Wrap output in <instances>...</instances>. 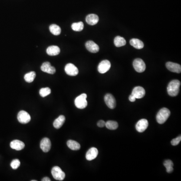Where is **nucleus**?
I'll list each match as a JSON object with an SVG mask.
<instances>
[{
    "mask_svg": "<svg viewBox=\"0 0 181 181\" xmlns=\"http://www.w3.org/2000/svg\"><path fill=\"white\" fill-rule=\"evenodd\" d=\"M180 85L181 82L179 80H174L170 82L167 87L168 94L172 97L177 96L179 93Z\"/></svg>",
    "mask_w": 181,
    "mask_h": 181,
    "instance_id": "nucleus-1",
    "label": "nucleus"
},
{
    "mask_svg": "<svg viewBox=\"0 0 181 181\" xmlns=\"http://www.w3.org/2000/svg\"><path fill=\"white\" fill-rule=\"evenodd\" d=\"M170 115V111L168 108H163L158 112L156 116V121L159 124H163L168 120Z\"/></svg>",
    "mask_w": 181,
    "mask_h": 181,
    "instance_id": "nucleus-2",
    "label": "nucleus"
},
{
    "mask_svg": "<svg viewBox=\"0 0 181 181\" xmlns=\"http://www.w3.org/2000/svg\"><path fill=\"white\" fill-rule=\"evenodd\" d=\"M87 98V94L85 93L77 97L75 100V106L79 109H82L85 108L88 105V102L86 100Z\"/></svg>",
    "mask_w": 181,
    "mask_h": 181,
    "instance_id": "nucleus-3",
    "label": "nucleus"
},
{
    "mask_svg": "<svg viewBox=\"0 0 181 181\" xmlns=\"http://www.w3.org/2000/svg\"><path fill=\"white\" fill-rule=\"evenodd\" d=\"M52 175L55 179L58 181H62L65 177V174L59 166L53 167L52 169Z\"/></svg>",
    "mask_w": 181,
    "mask_h": 181,
    "instance_id": "nucleus-4",
    "label": "nucleus"
},
{
    "mask_svg": "<svg viewBox=\"0 0 181 181\" xmlns=\"http://www.w3.org/2000/svg\"><path fill=\"white\" fill-rule=\"evenodd\" d=\"M133 65L135 70L138 72H143L146 69V64L140 59H135L133 62Z\"/></svg>",
    "mask_w": 181,
    "mask_h": 181,
    "instance_id": "nucleus-5",
    "label": "nucleus"
},
{
    "mask_svg": "<svg viewBox=\"0 0 181 181\" xmlns=\"http://www.w3.org/2000/svg\"><path fill=\"white\" fill-rule=\"evenodd\" d=\"M17 119L18 121L21 123L27 124L31 120V117L28 113L25 111L22 110L19 112L17 116Z\"/></svg>",
    "mask_w": 181,
    "mask_h": 181,
    "instance_id": "nucleus-6",
    "label": "nucleus"
},
{
    "mask_svg": "<svg viewBox=\"0 0 181 181\" xmlns=\"http://www.w3.org/2000/svg\"><path fill=\"white\" fill-rule=\"evenodd\" d=\"M105 102L106 105L111 109H113L116 107V100L114 96L111 94H107L104 97Z\"/></svg>",
    "mask_w": 181,
    "mask_h": 181,
    "instance_id": "nucleus-7",
    "label": "nucleus"
},
{
    "mask_svg": "<svg viewBox=\"0 0 181 181\" xmlns=\"http://www.w3.org/2000/svg\"><path fill=\"white\" fill-rule=\"evenodd\" d=\"M65 72L68 75L75 76L79 74V69L72 63H68L65 68Z\"/></svg>",
    "mask_w": 181,
    "mask_h": 181,
    "instance_id": "nucleus-8",
    "label": "nucleus"
},
{
    "mask_svg": "<svg viewBox=\"0 0 181 181\" xmlns=\"http://www.w3.org/2000/svg\"><path fill=\"white\" fill-rule=\"evenodd\" d=\"M111 68L110 62L109 60H104L99 63L98 70L101 74H105L109 71Z\"/></svg>",
    "mask_w": 181,
    "mask_h": 181,
    "instance_id": "nucleus-9",
    "label": "nucleus"
},
{
    "mask_svg": "<svg viewBox=\"0 0 181 181\" xmlns=\"http://www.w3.org/2000/svg\"><path fill=\"white\" fill-rule=\"evenodd\" d=\"M136 99H141L146 95V91L144 88L140 86H137L133 89L132 94Z\"/></svg>",
    "mask_w": 181,
    "mask_h": 181,
    "instance_id": "nucleus-10",
    "label": "nucleus"
},
{
    "mask_svg": "<svg viewBox=\"0 0 181 181\" xmlns=\"http://www.w3.org/2000/svg\"><path fill=\"white\" fill-rule=\"evenodd\" d=\"M149 122L146 119H142L137 122L136 124V129L139 132H143L147 129Z\"/></svg>",
    "mask_w": 181,
    "mask_h": 181,
    "instance_id": "nucleus-11",
    "label": "nucleus"
},
{
    "mask_svg": "<svg viewBox=\"0 0 181 181\" xmlns=\"http://www.w3.org/2000/svg\"><path fill=\"white\" fill-rule=\"evenodd\" d=\"M41 71L43 72H46L47 74H55L56 72V69L55 67L52 66L50 62H45L43 63L41 66Z\"/></svg>",
    "mask_w": 181,
    "mask_h": 181,
    "instance_id": "nucleus-12",
    "label": "nucleus"
},
{
    "mask_svg": "<svg viewBox=\"0 0 181 181\" xmlns=\"http://www.w3.org/2000/svg\"><path fill=\"white\" fill-rule=\"evenodd\" d=\"M51 146H52L51 141L48 138L45 137L41 140L40 144V149L44 153L49 152L51 149Z\"/></svg>",
    "mask_w": 181,
    "mask_h": 181,
    "instance_id": "nucleus-13",
    "label": "nucleus"
},
{
    "mask_svg": "<svg viewBox=\"0 0 181 181\" xmlns=\"http://www.w3.org/2000/svg\"><path fill=\"white\" fill-rule=\"evenodd\" d=\"M166 67L169 71L172 72L180 73L181 72V65L178 63H174L172 62H168L166 63Z\"/></svg>",
    "mask_w": 181,
    "mask_h": 181,
    "instance_id": "nucleus-14",
    "label": "nucleus"
},
{
    "mask_svg": "<svg viewBox=\"0 0 181 181\" xmlns=\"http://www.w3.org/2000/svg\"><path fill=\"white\" fill-rule=\"evenodd\" d=\"M85 47L87 50L92 53H97L99 51V46L93 41H87L85 43Z\"/></svg>",
    "mask_w": 181,
    "mask_h": 181,
    "instance_id": "nucleus-15",
    "label": "nucleus"
},
{
    "mask_svg": "<svg viewBox=\"0 0 181 181\" xmlns=\"http://www.w3.org/2000/svg\"><path fill=\"white\" fill-rule=\"evenodd\" d=\"M98 155V150L95 147H92L89 149L85 155V158L88 161H92L96 159Z\"/></svg>",
    "mask_w": 181,
    "mask_h": 181,
    "instance_id": "nucleus-16",
    "label": "nucleus"
},
{
    "mask_svg": "<svg viewBox=\"0 0 181 181\" xmlns=\"http://www.w3.org/2000/svg\"><path fill=\"white\" fill-rule=\"evenodd\" d=\"M99 18L98 15L94 14H91L88 15L85 18L87 23L90 25H95L99 22Z\"/></svg>",
    "mask_w": 181,
    "mask_h": 181,
    "instance_id": "nucleus-17",
    "label": "nucleus"
},
{
    "mask_svg": "<svg viewBox=\"0 0 181 181\" xmlns=\"http://www.w3.org/2000/svg\"><path fill=\"white\" fill-rule=\"evenodd\" d=\"M10 147L15 150H21L25 147V144L23 142L19 140H14L10 143Z\"/></svg>",
    "mask_w": 181,
    "mask_h": 181,
    "instance_id": "nucleus-18",
    "label": "nucleus"
},
{
    "mask_svg": "<svg viewBox=\"0 0 181 181\" xmlns=\"http://www.w3.org/2000/svg\"><path fill=\"white\" fill-rule=\"evenodd\" d=\"M60 50L58 46L52 45L49 46L46 49L47 55L50 56H55L59 55Z\"/></svg>",
    "mask_w": 181,
    "mask_h": 181,
    "instance_id": "nucleus-19",
    "label": "nucleus"
},
{
    "mask_svg": "<svg viewBox=\"0 0 181 181\" xmlns=\"http://www.w3.org/2000/svg\"><path fill=\"white\" fill-rule=\"evenodd\" d=\"M65 120V116L60 115L58 118H56L53 122V126L56 129H59L63 125Z\"/></svg>",
    "mask_w": 181,
    "mask_h": 181,
    "instance_id": "nucleus-20",
    "label": "nucleus"
},
{
    "mask_svg": "<svg viewBox=\"0 0 181 181\" xmlns=\"http://www.w3.org/2000/svg\"><path fill=\"white\" fill-rule=\"evenodd\" d=\"M130 44L136 49H142L144 47V44L142 41L139 39H133L130 41Z\"/></svg>",
    "mask_w": 181,
    "mask_h": 181,
    "instance_id": "nucleus-21",
    "label": "nucleus"
},
{
    "mask_svg": "<svg viewBox=\"0 0 181 181\" xmlns=\"http://www.w3.org/2000/svg\"><path fill=\"white\" fill-rule=\"evenodd\" d=\"M67 146L69 149L72 150H79L81 148L80 144L75 140H68L67 142Z\"/></svg>",
    "mask_w": 181,
    "mask_h": 181,
    "instance_id": "nucleus-22",
    "label": "nucleus"
},
{
    "mask_svg": "<svg viewBox=\"0 0 181 181\" xmlns=\"http://www.w3.org/2000/svg\"><path fill=\"white\" fill-rule=\"evenodd\" d=\"M114 42L116 47H119L125 45L126 42L123 37L118 36L115 37Z\"/></svg>",
    "mask_w": 181,
    "mask_h": 181,
    "instance_id": "nucleus-23",
    "label": "nucleus"
},
{
    "mask_svg": "<svg viewBox=\"0 0 181 181\" xmlns=\"http://www.w3.org/2000/svg\"><path fill=\"white\" fill-rule=\"evenodd\" d=\"M49 30L52 34L55 35H59L61 33V28L59 25L52 24L49 26Z\"/></svg>",
    "mask_w": 181,
    "mask_h": 181,
    "instance_id": "nucleus-24",
    "label": "nucleus"
},
{
    "mask_svg": "<svg viewBox=\"0 0 181 181\" xmlns=\"http://www.w3.org/2000/svg\"><path fill=\"white\" fill-rule=\"evenodd\" d=\"M163 165L165 166V168H166V172L168 173H171L173 172L174 163H173L172 161L169 159L166 160L163 163Z\"/></svg>",
    "mask_w": 181,
    "mask_h": 181,
    "instance_id": "nucleus-25",
    "label": "nucleus"
},
{
    "mask_svg": "<svg viewBox=\"0 0 181 181\" xmlns=\"http://www.w3.org/2000/svg\"><path fill=\"white\" fill-rule=\"evenodd\" d=\"M36 73L34 72H28L24 75V80L27 82H32L35 78Z\"/></svg>",
    "mask_w": 181,
    "mask_h": 181,
    "instance_id": "nucleus-26",
    "label": "nucleus"
},
{
    "mask_svg": "<svg viewBox=\"0 0 181 181\" xmlns=\"http://www.w3.org/2000/svg\"><path fill=\"white\" fill-rule=\"evenodd\" d=\"M105 126L110 130H115L118 128V124L114 121H108L106 122Z\"/></svg>",
    "mask_w": 181,
    "mask_h": 181,
    "instance_id": "nucleus-27",
    "label": "nucleus"
},
{
    "mask_svg": "<svg viewBox=\"0 0 181 181\" xmlns=\"http://www.w3.org/2000/svg\"><path fill=\"white\" fill-rule=\"evenodd\" d=\"M84 23L82 22L74 23L72 25V28L74 31H81L84 29Z\"/></svg>",
    "mask_w": 181,
    "mask_h": 181,
    "instance_id": "nucleus-28",
    "label": "nucleus"
},
{
    "mask_svg": "<svg viewBox=\"0 0 181 181\" xmlns=\"http://www.w3.org/2000/svg\"><path fill=\"white\" fill-rule=\"evenodd\" d=\"M51 93V90L49 88H43L40 89L39 91V94L42 97H45Z\"/></svg>",
    "mask_w": 181,
    "mask_h": 181,
    "instance_id": "nucleus-29",
    "label": "nucleus"
},
{
    "mask_svg": "<svg viewBox=\"0 0 181 181\" xmlns=\"http://www.w3.org/2000/svg\"><path fill=\"white\" fill-rule=\"evenodd\" d=\"M10 165L13 169H16L20 166V162L18 159H14L11 163Z\"/></svg>",
    "mask_w": 181,
    "mask_h": 181,
    "instance_id": "nucleus-30",
    "label": "nucleus"
},
{
    "mask_svg": "<svg viewBox=\"0 0 181 181\" xmlns=\"http://www.w3.org/2000/svg\"><path fill=\"white\" fill-rule=\"evenodd\" d=\"M181 140V136H179L178 137L174 139L171 141V144H172L173 146H177L178 144H179L180 141Z\"/></svg>",
    "mask_w": 181,
    "mask_h": 181,
    "instance_id": "nucleus-31",
    "label": "nucleus"
},
{
    "mask_svg": "<svg viewBox=\"0 0 181 181\" xmlns=\"http://www.w3.org/2000/svg\"><path fill=\"white\" fill-rule=\"evenodd\" d=\"M105 124H106V122H105L104 121L100 120L98 122V126L101 127V128L104 127L105 126Z\"/></svg>",
    "mask_w": 181,
    "mask_h": 181,
    "instance_id": "nucleus-32",
    "label": "nucleus"
},
{
    "mask_svg": "<svg viewBox=\"0 0 181 181\" xmlns=\"http://www.w3.org/2000/svg\"><path fill=\"white\" fill-rule=\"evenodd\" d=\"M129 100L130 101L133 102L136 101V98L134 96H133L131 94L129 97Z\"/></svg>",
    "mask_w": 181,
    "mask_h": 181,
    "instance_id": "nucleus-33",
    "label": "nucleus"
},
{
    "mask_svg": "<svg viewBox=\"0 0 181 181\" xmlns=\"http://www.w3.org/2000/svg\"><path fill=\"white\" fill-rule=\"evenodd\" d=\"M42 181H50L51 180H50V179L48 178V177H44L41 180Z\"/></svg>",
    "mask_w": 181,
    "mask_h": 181,
    "instance_id": "nucleus-34",
    "label": "nucleus"
},
{
    "mask_svg": "<svg viewBox=\"0 0 181 181\" xmlns=\"http://www.w3.org/2000/svg\"><path fill=\"white\" fill-rule=\"evenodd\" d=\"M31 181H36V180H31Z\"/></svg>",
    "mask_w": 181,
    "mask_h": 181,
    "instance_id": "nucleus-35",
    "label": "nucleus"
}]
</instances>
